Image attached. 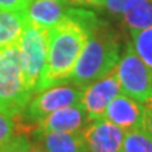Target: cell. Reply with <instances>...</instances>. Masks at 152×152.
Masks as SVG:
<instances>
[{"label":"cell","mask_w":152,"mask_h":152,"mask_svg":"<svg viewBox=\"0 0 152 152\" xmlns=\"http://www.w3.org/2000/svg\"><path fill=\"white\" fill-rule=\"evenodd\" d=\"M104 118L120 127L124 132L142 128L144 103L120 93L110 102L104 111Z\"/></svg>","instance_id":"9c48e42d"},{"label":"cell","mask_w":152,"mask_h":152,"mask_svg":"<svg viewBox=\"0 0 152 152\" xmlns=\"http://www.w3.org/2000/svg\"><path fill=\"white\" fill-rule=\"evenodd\" d=\"M71 4L90 6V7H102V6H104V0H71Z\"/></svg>","instance_id":"7402d4cb"},{"label":"cell","mask_w":152,"mask_h":152,"mask_svg":"<svg viewBox=\"0 0 152 152\" xmlns=\"http://www.w3.org/2000/svg\"><path fill=\"white\" fill-rule=\"evenodd\" d=\"M59 1H62L64 4H71V0H59Z\"/></svg>","instance_id":"cb8c5ba5"},{"label":"cell","mask_w":152,"mask_h":152,"mask_svg":"<svg viewBox=\"0 0 152 152\" xmlns=\"http://www.w3.org/2000/svg\"><path fill=\"white\" fill-rule=\"evenodd\" d=\"M26 152H45V149L42 148V145H41L39 142L33 140V138L30 137V142H28V147H27V151Z\"/></svg>","instance_id":"603a6c76"},{"label":"cell","mask_w":152,"mask_h":152,"mask_svg":"<svg viewBox=\"0 0 152 152\" xmlns=\"http://www.w3.org/2000/svg\"><path fill=\"white\" fill-rule=\"evenodd\" d=\"M28 142H30V135L28 134H18L6 147L0 148V152H26Z\"/></svg>","instance_id":"ac0fdd59"},{"label":"cell","mask_w":152,"mask_h":152,"mask_svg":"<svg viewBox=\"0 0 152 152\" xmlns=\"http://www.w3.org/2000/svg\"><path fill=\"white\" fill-rule=\"evenodd\" d=\"M121 17L130 34L152 27V0H131Z\"/></svg>","instance_id":"5bb4252c"},{"label":"cell","mask_w":152,"mask_h":152,"mask_svg":"<svg viewBox=\"0 0 152 152\" xmlns=\"http://www.w3.org/2000/svg\"><path fill=\"white\" fill-rule=\"evenodd\" d=\"M118 59V34L102 21L90 33L68 82L82 89L114 71Z\"/></svg>","instance_id":"7a4b0ae2"},{"label":"cell","mask_w":152,"mask_h":152,"mask_svg":"<svg viewBox=\"0 0 152 152\" xmlns=\"http://www.w3.org/2000/svg\"><path fill=\"white\" fill-rule=\"evenodd\" d=\"M89 117L80 104H72L56 110L41 120L35 127L44 131H55V132H71L79 134L87 124Z\"/></svg>","instance_id":"30bf717a"},{"label":"cell","mask_w":152,"mask_h":152,"mask_svg":"<svg viewBox=\"0 0 152 152\" xmlns=\"http://www.w3.org/2000/svg\"><path fill=\"white\" fill-rule=\"evenodd\" d=\"M33 97L26 82L20 47L0 49V110L18 117Z\"/></svg>","instance_id":"3957f363"},{"label":"cell","mask_w":152,"mask_h":152,"mask_svg":"<svg viewBox=\"0 0 152 152\" xmlns=\"http://www.w3.org/2000/svg\"><path fill=\"white\" fill-rule=\"evenodd\" d=\"M123 152H152V138L142 128L125 132Z\"/></svg>","instance_id":"e0dca14e"},{"label":"cell","mask_w":152,"mask_h":152,"mask_svg":"<svg viewBox=\"0 0 152 152\" xmlns=\"http://www.w3.org/2000/svg\"><path fill=\"white\" fill-rule=\"evenodd\" d=\"M100 23L93 11L66 9L65 17L48 31L47 62L38 92L69 80L87 38Z\"/></svg>","instance_id":"6da1fadb"},{"label":"cell","mask_w":152,"mask_h":152,"mask_svg":"<svg viewBox=\"0 0 152 152\" xmlns=\"http://www.w3.org/2000/svg\"><path fill=\"white\" fill-rule=\"evenodd\" d=\"M120 93H121V86L114 69L106 76L82 87L79 104L86 111L89 121L100 120L104 118V111L110 102Z\"/></svg>","instance_id":"52a82bcc"},{"label":"cell","mask_w":152,"mask_h":152,"mask_svg":"<svg viewBox=\"0 0 152 152\" xmlns=\"http://www.w3.org/2000/svg\"><path fill=\"white\" fill-rule=\"evenodd\" d=\"M142 130L152 138V96L144 102V121Z\"/></svg>","instance_id":"d6986e66"},{"label":"cell","mask_w":152,"mask_h":152,"mask_svg":"<svg viewBox=\"0 0 152 152\" xmlns=\"http://www.w3.org/2000/svg\"><path fill=\"white\" fill-rule=\"evenodd\" d=\"M80 87L71 82H62L59 85L44 89L31 97L21 114V120L27 125L35 128V125L51 113L66 106L77 104L80 100Z\"/></svg>","instance_id":"8992f818"},{"label":"cell","mask_w":152,"mask_h":152,"mask_svg":"<svg viewBox=\"0 0 152 152\" xmlns=\"http://www.w3.org/2000/svg\"><path fill=\"white\" fill-rule=\"evenodd\" d=\"M131 45L137 55L152 71V27L131 33Z\"/></svg>","instance_id":"2e32d148"},{"label":"cell","mask_w":152,"mask_h":152,"mask_svg":"<svg viewBox=\"0 0 152 152\" xmlns=\"http://www.w3.org/2000/svg\"><path fill=\"white\" fill-rule=\"evenodd\" d=\"M66 9V4L59 0H30L26 16L30 24L51 30L65 17Z\"/></svg>","instance_id":"8fae6325"},{"label":"cell","mask_w":152,"mask_h":152,"mask_svg":"<svg viewBox=\"0 0 152 152\" xmlns=\"http://www.w3.org/2000/svg\"><path fill=\"white\" fill-rule=\"evenodd\" d=\"M30 137L38 141L45 152H86L79 134L71 132H55L44 131L39 128H33Z\"/></svg>","instance_id":"7c38bea8"},{"label":"cell","mask_w":152,"mask_h":152,"mask_svg":"<svg viewBox=\"0 0 152 152\" xmlns=\"http://www.w3.org/2000/svg\"><path fill=\"white\" fill-rule=\"evenodd\" d=\"M125 132L109 120L90 121L80 131V138L86 152H123Z\"/></svg>","instance_id":"ba28073f"},{"label":"cell","mask_w":152,"mask_h":152,"mask_svg":"<svg viewBox=\"0 0 152 152\" xmlns=\"http://www.w3.org/2000/svg\"><path fill=\"white\" fill-rule=\"evenodd\" d=\"M121 93L144 103L152 96V71L127 42L115 66Z\"/></svg>","instance_id":"277c9868"},{"label":"cell","mask_w":152,"mask_h":152,"mask_svg":"<svg viewBox=\"0 0 152 152\" xmlns=\"http://www.w3.org/2000/svg\"><path fill=\"white\" fill-rule=\"evenodd\" d=\"M48 31L49 30L47 28L37 27L28 23L27 28L21 37V41L18 44L26 82L33 96L38 93L39 83H41L44 71H45Z\"/></svg>","instance_id":"5b68a950"},{"label":"cell","mask_w":152,"mask_h":152,"mask_svg":"<svg viewBox=\"0 0 152 152\" xmlns=\"http://www.w3.org/2000/svg\"><path fill=\"white\" fill-rule=\"evenodd\" d=\"M27 26L26 11L0 10V49L18 45Z\"/></svg>","instance_id":"4fadbf2b"},{"label":"cell","mask_w":152,"mask_h":152,"mask_svg":"<svg viewBox=\"0 0 152 152\" xmlns=\"http://www.w3.org/2000/svg\"><path fill=\"white\" fill-rule=\"evenodd\" d=\"M131 0H104V6L109 10L110 14L113 16H121V13L124 11L127 4Z\"/></svg>","instance_id":"44dd1931"},{"label":"cell","mask_w":152,"mask_h":152,"mask_svg":"<svg viewBox=\"0 0 152 152\" xmlns=\"http://www.w3.org/2000/svg\"><path fill=\"white\" fill-rule=\"evenodd\" d=\"M30 0H0V10L26 11Z\"/></svg>","instance_id":"ffe728a7"},{"label":"cell","mask_w":152,"mask_h":152,"mask_svg":"<svg viewBox=\"0 0 152 152\" xmlns=\"http://www.w3.org/2000/svg\"><path fill=\"white\" fill-rule=\"evenodd\" d=\"M33 131V127L27 125L21 120V115L13 117L10 114L0 110V148L6 147L18 134H28Z\"/></svg>","instance_id":"9a60e30c"}]
</instances>
